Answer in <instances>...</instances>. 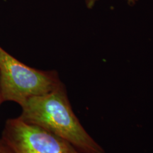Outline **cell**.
Returning a JSON list of instances; mask_svg holds the SVG:
<instances>
[{
	"mask_svg": "<svg viewBox=\"0 0 153 153\" xmlns=\"http://www.w3.org/2000/svg\"><path fill=\"white\" fill-rule=\"evenodd\" d=\"M20 106L21 120L65 140L81 153H106L74 113L64 83L48 93L30 97Z\"/></svg>",
	"mask_w": 153,
	"mask_h": 153,
	"instance_id": "1",
	"label": "cell"
},
{
	"mask_svg": "<svg viewBox=\"0 0 153 153\" xmlns=\"http://www.w3.org/2000/svg\"><path fill=\"white\" fill-rule=\"evenodd\" d=\"M62 82L55 70L27 66L0 47V91L1 101L19 106L30 97L54 90Z\"/></svg>",
	"mask_w": 153,
	"mask_h": 153,
	"instance_id": "2",
	"label": "cell"
},
{
	"mask_svg": "<svg viewBox=\"0 0 153 153\" xmlns=\"http://www.w3.org/2000/svg\"><path fill=\"white\" fill-rule=\"evenodd\" d=\"M1 138L14 153H81L65 140L19 117L6 120Z\"/></svg>",
	"mask_w": 153,
	"mask_h": 153,
	"instance_id": "3",
	"label": "cell"
},
{
	"mask_svg": "<svg viewBox=\"0 0 153 153\" xmlns=\"http://www.w3.org/2000/svg\"><path fill=\"white\" fill-rule=\"evenodd\" d=\"M0 153H14L1 138H0Z\"/></svg>",
	"mask_w": 153,
	"mask_h": 153,
	"instance_id": "4",
	"label": "cell"
},
{
	"mask_svg": "<svg viewBox=\"0 0 153 153\" xmlns=\"http://www.w3.org/2000/svg\"><path fill=\"white\" fill-rule=\"evenodd\" d=\"M126 1H128V3L129 4L133 5L136 2L137 0H126ZM96 1H97V0H86V3H87V7H89V8H91V7L94 6V4Z\"/></svg>",
	"mask_w": 153,
	"mask_h": 153,
	"instance_id": "5",
	"label": "cell"
},
{
	"mask_svg": "<svg viewBox=\"0 0 153 153\" xmlns=\"http://www.w3.org/2000/svg\"><path fill=\"white\" fill-rule=\"evenodd\" d=\"M2 104V101H1V91H0V106Z\"/></svg>",
	"mask_w": 153,
	"mask_h": 153,
	"instance_id": "6",
	"label": "cell"
}]
</instances>
